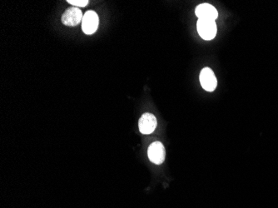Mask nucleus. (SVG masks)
I'll list each match as a JSON object with an SVG mask.
<instances>
[{
  "label": "nucleus",
  "instance_id": "obj_1",
  "mask_svg": "<svg viewBox=\"0 0 278 208\" xmlns=\"http://www.w3.org/2000/svg\"><path fill=\"white\" fill-rule=\"evenodd\" d=\"M196 28L201 38L205 40H212L217 34V24L214 20L198 19Z\"/></svg>",
  "mask_w": 278,
  "mask_h": 208
},
{
  "label": "nucleus",
  "instance_id": "obj_2",
  "mask_svg": "<svg viewBox=\"0 0 278 208\" xmlns=\"http://www.w3.org/2000/svg\"><path fill=\"white\" fill-rule=\"evenodd\" d=\"M99 24V18L94 11L90 10L85 13L82 20L83 32L87 35H91L97 31Z\"/></svg>",
  "mask_w": 278,
  "mask_h": 208
},
{
  "label": "nucleus",
  "instance_id": "obj_3",
  "mask_svg": "<svg viewBox=\"0 0 278 208\" xmlns=\"http://www.w3.org/2000/svg\"><path fill=\"white\" fill-rule=\"evenodd\" d=\"M148 155L151 162L157 165L162 164L166 157L165 147L160 141H155L148 147Z\"/></svg>",
  "mask_w": 278,
  "mask_h": 208
},
{
  "label": "nucleus",
  "instance_id": "obj_4",
  "mask_svg": "<svg viewBox=\"0 0 278 208\" xmlns=\"http://www.w3.org/2000/svg\"><path fill=\"white\" fill-rule=\"evenodd\" d=\"M200 82L202 88L207 92H212L217 87V80L214 72L209 68H204L200 72Z\"/></svg>",
  "mask_w": 278,
  "mask_h": 208
},
{
  "label": "nucleus",
  "instance_id": "obj_5",
  "mask_svg": "<svg viewBox=\"0 0 278 208\" xmlns=\"http://www.w3.org/2000/svg\"><path fill=\"white\" fill-rule=\"evenodd\" d=\"M84 18L82 11L76 7L69 8L64 12L62 16V23L66 26H76L81 23Z\"/></svg>",
  "mask_w": 278,
  "mask_h": 208
},
{
  "label": "nucleus",
  "instance_id": "obj_6",
  "mask_svg": "<svg viewBox=\"0 0 278 208\" xmlns=\"http://www.w3.org/2000/svg\"><path fill=\"white\" fill-rule=\"evenodd\" d=\"M158 122L156 119L155 116L151 113H144L141 117L138 126H139V131L143 134H150L153 133L157 127Z\"/></svg>",
  "mask_w": 278,
  "mask_h": 208
},
{
  "label": "nucleus",
  "instance_id": "obj_7",
  "mask_svg": "<svg viewBox=\"0 0 278 208\" xmlns=\"http://www.w3.org/2000/svg\"><path fill=\"white\" fill-rule=\"evenodd\" d=\"M195 13L198 19H209V20L215 21L218 17L217 9L214 6L209 3H202L197 6Z\"/></svg>",
  "mask_w": 278,
  "mask_h": 208
},
{
  "label": "nucleus",
  "instance_id": "obj_8",
  "mask_svg": "<svg viewBox=\"0 0 278 208\" xmlns=\"http://www.w3.org/2000/svg\"><path fill=\"white\" fill-rule=\"evenodd\" d=\"M68 3H70L72 5L76 7V8H81V7H85L88 5L89 1L88 0H68Z\"/></svg>",
  "mask_w": 278,
  "mask_h": 208
}]
</instances>
